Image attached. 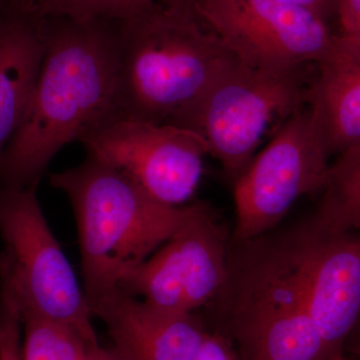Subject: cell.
Segmentation results:
<instances>
[{
    "instance_id": "obj_1",
    "label": "cell",
    "mask_w": 360,
    "mask_h": 360,
    "mask_svg": "<svg viewBox=\"0 0 360 360\" xmlns=\"http://www.w3.org/2000/svg\"><path fill=\"white\" fill-rule=\"evenodd\" d=\"M44 60L23 122L0 158V186L39 184L61 148L122 118L120 21L44 18Z\"/></svg>"
},
{
    "instance_id": "obj_2",
    "label": "cell",
    "mask_w": 360,
    "mask_h": 360,
    "mask_svg": "<svg viewBox=\"0 0 360 360\" xmlns=\"http://www.w3.org/2000/svg\"><path fill=\"white\" fill-rule=\"evenodd\" d=\"M236 59L193 4L160 6L148 15L120 22V115L167 124Z\"/></svg>"
},
{
    "instance_id": "obj_3",
    "label": "cell",
    "mask_w": 360,
    "mask_h": 360,
    "mask_svg": "<svg viewBox=\"0 0 360 360\" xmlns=\"http://www.w3.org/2000/svg\"><path fill=\"white\" fill-rule=\"evenodd\" d=\"M77 220L86 302L116 290L170 238L186 206L151 198L122 172L87 155L77 167L51 174Z\"/></svg>"
},
{
    "instance_id": "obj_4",
    "label": "cell",
    "mask_w": 360,
    "mask_h": 360,
    "mask_svg": "<svg viewBox=\"0 0 360 360\" xmlns=\"http://www.w3.org/2000/svg\"><path fill=\"white\" fill-rule=\"evenodd\" d=\"M307 68L270 71L238 58L219 73L198 99L167 124L193 130L236 180L276 116L285 120L307 104Z\"/></svg>"
},
{
    "instance_id": "obj_5",
    "label": "cell",
    "mask_w": 360,
    "mask_h": 360,
    "mask_svg": "<svg viewBox=\"0 0 360 360\" xmlns=\"http://www.w3.org/2000/svg\"><path fill=\"white\" fill-rule=\"evenodd\" d=\"M37 187L0 186V236L6 245L0 262L20 309L68 324L89 345H99L84 291L45 219Z\"/></svg>"
},
{
    "instance_id": "obj_6",
    "label": "cell",
    "mask_w": 360,
    "mask_h": 360,
    "mask_svg": "<svg viewBox=\"0 0 360 360\" xmlns=\"http://www.w3.org/2000/svg\"><path fill=\"white\" fill-rule=\"evenodd\" d=\"M329 158L305 104L283 120L264 150L234 180L236 239L253 240L278 224L296 200L321 193Z\"/></svg>"
},
{
    "instance_id": "obj_7",
    "label": "cell",
    "mask_w": 360,
    "mask_h": 360,
    "mask_svg": "<svg viewBox=\"0 0 360 360\" xmlns=\"http://www.w3.org/2000/svg\"><path fill=\"white\" fill-rule=\"evenodd\" d=\"M196 13L250 68L292 71L316 65L335 33L290 0H193Z\"/></svg>"
},
{
    "instance_id": "obj_8",
    "label": "cell",
    "mask_w": 360,
    "mask_h": 360,
    "mask_svg": "<svg viewBox=\"0 0 360 360\" xmlns=\"http://www.w3.org/2000/svg\"><path fill=\"white\" fill-rule=\"evenodd\" d=\"M224 227L205 201L184 207L174 233L122 279L118 288L175 312H191L212 302L227 279Z\"/></svg>"
},
{
    "instance_id": "obj_9",
    "label": "cell",
    "mask_w": 360,
    "mask_h": 360,
    "mask_svg": "<svg viewBox=\"0 0 360 360\" xmlns=\"http://www.w3.org/2000/svg\"><path fill=\"white\" fill-rule=\"evenodd\" d=\"M236 302V330L248 360H328L283 245L246 269Z\"/></svg>"
},
{
    "instance_id": "obj_10",
    "label": "cell",
    "mask_w": 360,
    "mask_h": 360,
    "mask_svg": "<svg viewBox=\"0 0 360 360\" xmlns=\"http://www.w3.org/2000/svg\"><path fill=\"white\" fill-rule=\"evenodd\" d=\"M87 155L122 172L151 198L172 206L200 186L207 144L193 130L120 118L79 141Z\"/></svg>"
},
{
    "instance_id": "obj_11",
    "label": "cell",
    "mask_w": 360,
    "mask_h": 360,
    "mask_svg": "<svg viewBox=\"0 0 360 360\" xmlns=\"http://www.w3.org/2000/svg\"><path fill=\"white\" fill-rule=\"evenodd\" d=\"M283 245L330 359L340 356L360 319V231L326 234L307 224Z\"/></svg>"
},
{
    "instance_id": "obj_12",
    "label": "cell",
    "mask_w": 360,
    "mask_h": 360,
    "mask_svg": "<svg viewBox=\"0 0 360 360\" xmlns=\"http://www.w3.org/2000/svg\"><path fill=\"white\" fill-rule=\"evenodd\" d=\"M87 304L116 360H195L207 333L194 312L160 309L120 288Z\"/></svg>"
},
{
    "instance_id": "obj_13",
    "label": "cell",
    "mask_w": 360,
    "mask_h": 360,
    "mask_svg": "<svg viewBox=\"0 0 360 360\" xmlns=\"http://www.w3.org/2000/svg\"><path fill=\"white\" fill-rule=\"evenodd\" d=\"M315 68L307 104L333 158L360 143V39L335 33Z\"/></svg>"
},
{
    "instance_id": "obj_14",
    "label": "cell",
    "mask_w": 360,
    "mask_h": 360,
    "mask_svg": "<svg viewBox=\"0 0 360 360\" xmlns=\"http://www.w3.org/2000/svg\"><path fill=\"white\" fill-rule=\"evenodd\" d=\"M44 52V20L0 6V158L23 122Z\"/></svg>"
},
{
    "instance_id": "obj_15",
    "label": "cell",
    "mask_w": 360,
    "mask_h": 360,
    "mask_svg": "<svg viewBox=\"0 0 360 360\" xmlns=\"http://www.w3.org/2000/svg\"><path fill=\"white\" fill-rule=\"evenodd\" d=\"M321 205L309 226L321 233L360 231V143L331 163Z\"/></svg>"
},
{
    "instance_id": "obj_16",
    "label": "cell",
    "mask_w": 360,
    "mask_h": 360,
    "mask_svg": "<svg viewBox=\"0 0 360 360\" xmlns=\"http://www.w3.org/2000/svg\"><path fill=\"white\" fill-rule=\"evenodd\" d=\"M20 311L25 360H90L91 345L77 329L30 309Z\"/></svg>"
},
{
    "instance_id": "obj_17",
    "label": "cell",
    "mask_w": 360,
    "mask_h": 360,
    "mask_svg": "<svg viewBox=\"0 0 360 360\" xmlns=\"http://www.w3.org/2000/svg\"><path fill=\"white\" fill-rule=\"evenodd\" d=\"M156 0H30L28 13L37 18L129 21L155 11Z\"/></svg>"
},
{
    "instance_id": "obj_18",
    "label": "cell",
    "mask_w": 360,
    "mask_h": 360,
    "mask_svg": "<svg viewBox=\"0 0 360 360\" xmlns=\"http://www.w3.org/2000/svg\"><path fill=\"white\" fill-rule=\"evenodd\" d=\"M22 317L13 286L0 283V360H25L20 331Z\"/></svg>"
},
{
    "instance_id": "obj_19",
    "label": "cell",
    "mask_w": 360,
    "mask_h": 360,
    "mask_svg": "<svg viewBox=\"0 0 360 360\" xmlns=\"http://www.w3.org/2000/svg\"><path fill=\"white\" fill-rule=\"evenodd\" d=\"M195 360H239L231 342L219 335L206 333Z\"/></svg>"
},
{
    "instance_id": "obj_20",
    "label": "cell",
    "mask_w": 360,
    "mask_h": 360,
    "mask_svg": "<svg viewBox=\"0 0 360 360\" xmlns=\"http://www.w3.org/2000/svg\"><path fill=\"white\" fill-rule=\"evenodd\" d=\"M336 18L340 33L360 39V0H340Z\"/></svg>"
},
{
    "instance_id": "obj_21",
    "label": "cell",
    "mask_w": 360,
    "mask_h": 360,
    "mask_svg": "<svg viewBox=\"0 0 360 360\" xmlns=\"http://www.w3.org/2000/svg\"><path fill=\"white\" fill-rule=\"evenodd\" d=\"M293 4L311 11L328 23L329 20L336 18L340 0H290Z\"/></svg>"
},
{
    "instance_id": "obj_22",
    "label": "cell",
    "mask_w": 360,
    "mask_h": 360,
    "mask_svg": "<svg viewBox=\"0 0 360 360\" xmlns=\"http://www.w3.org/2000/svg\"><path fill=\"white\" fill-rule=\"evenodd\" d=\"M89 359L90 360H116L108 348L101 347V345L89 347Z\"/></svg>"
},
{
    "instance_id": "obj_23",
    "label": "cell",
    "mask_w": 360,
    "mask_h": 360,
    "mask_svg": "<svg viewBox=\"0 0 360 360\" xmlns=\"http://www.w3.org/2000/svg\"><path fill=\"white\" fill-rule=\"evenodd\" d=\"M158 4L165 7H180L193 4V0H156Z\"/></svg>"
},
{
    "instance_id": "obj_24",
    "label": "cell",
    "mask_w": 360,
    "mask_h": 360,
    "mask_svg": "<svg viewBox=\"0 0 360 360\" xmlns=\"http://www.w3.org/2000/svg\"><path fill=\"white\" fill-rule=\"evenodd\" d=\"M7 2H8L9 6H13V8L28 13V9H30V0H7Z\"/></svg>"
},
{
    "instance_id": "obj_25",
    "label": "cell",
    "mask_w": 360,
    "mask_h": 360,
    "mask_svg": "<svg viewBox=\"0 0 360 360\" xmlns=\"http://www.w3.org/2000/svg\"><path fill=\"white\" fill-rule=\"evenodd\" d=\"M328 360H345V359H341L340 356H336V357H333V359H330Z\"/></svg>"
},
{
    "instance_id": "obj_26",
    "label": "cell",
    "mask_w": 360,
    "mask_h": 360,
    "mask_svg": "<svg viewBox=\"0 0 360 360\" xmlns=\"http://www.w3.org/2000/svg\"><path fill=\"white\" fill-rule=\"evenodd\" d=\"M7 2V0H0V6H4V4H6Z\"/></svg>"
}]
</instances>
